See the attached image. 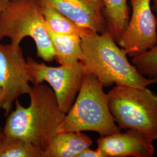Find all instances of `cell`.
<instances>
[{"instance_id": "1", "label": "cell", "mask_w": 157, "mask_h": 157, "mask_svg": "<svg viewBox=\"0 0 157 157\" xmlns=\"http://www.w3.org/2000/svg\"><path fill=\"white\" fill-rule=\"evenodd\" d=\"M29 95L28 107L15 100V109L6 116L3 132L6 136L32 143L43 154L66 114L60 109L55 93L48 86L33 84Z\"/></svg>"}, {"instance_id": "2", "label": "cell", "mask_w": 157, "mask_h": 157, "mask_svg": "<svg viewBox=\"0 0 157 157\" xmlns=\"http://www.w3.org/2000/svg\"><path fill=\"white\" fill-rule=\"evenodd\" d=\"M80 61L86 73L94 75L104 87L129 86L143 89L157 83L147 78L129 62L125 51L119 47L108 30L98 33L90 29L81 36Z\"/></svg>"}, {"instance_id": "3", "label": "cell", "mask_w": 157, "mask_h": 157, "mask_svg": "<svg viewBox=\"0 0 157 157\" xmlns=\"http://www.w3.org/2000/svg\"><path fill=\"white\" fill-rule=\"evenodd\" d=\"M103 87L94 75L86 73L76 98L58 128L57 133L91 131L104 136L120 132Z\"/></svg>"}, {"instance_id": "4", "label": "cell", "mask_w": 157, "mask_h": 157, "mask_svg": "<svg viewBox=\"0 0 157 157\" xmlns=\"http://www.w3.org/2000/svg\"><path fill=\"white\" fill-rule=\"evenodd\" d=\"M27 37L33 40L39 58L47 62L55 59L39 0H8L0 13V41L8 38L19 45Z\"/></svg>"}, {"instance_id": "5", "label": "cell", "mask_w": 157, "mask_h": 157, "mask_svg": "<svg viewBox=\"0 0 157 157\" xmlns=\"http://www.w3.org/2000/svg\"><path fill=\"white\" fill-rule=\"evenodd\" d=\"M108 106L120 129H134L157 139V94L147 87L116 86L107 94Z\"/></svg>"}, {"instance_id": "6", "label": "cell", "mask_w": 157, "mask_h": 157, "mask_svg": "<svg viewBox=\"0 0 157 157\" xmlns=\"http://www.w3.org/2000/svg\"><path fill=\"white\" fill-rule=\"evenodd\" d=\"M26 61L30 82L33 84L47 82L55 93L60 109L66 114L73 105L86 73L83 64L79 62L72 66L51 67L30 56Z\"/></svg>"}, {"instance_id": "7", "label": "cell", "mask_w": 157, "mask_h": 157, "mask_svg": "<svg viewBox=\"0 0 157 157\" xmlns=\"http://www.w3.org/2000/svg\"><path fill=\"white\" fill-rule=\"evenodd\" d=\"M29 82L27 61L20 45L0 43V86L6 117L17 99L29 94L32 88Z\"/></svg>"}, {"instance_id": "8", "label": "cell", "mask_w": 157, "mask_h": 157, "mask_svg": "<svg viewBox=\"0 0 157 157\" xmlns=\"http://www.w3.org/2000/svg\"><path fill=\"white\" fill-rule=\"evenodd\" d=\"M132 12L128 26L117 43L131 57L138 56L157 44V18L151 0H130Z\"/></svg>"}, {"instance_id": "9", "label": "cell", "mask_w": 157, "mask_h": 157, "mask_svg": "<svg viewBox=\"0 0 157 157\" xmlns=\"http://www.w3.org/2000/svg\"><path fill=\"white\" fill-rule=\"evenodd\" d=\"M41 6L59 12L83 28L102 33L108 30L103 0H39Z\"/></svg>"}, {"instance_id": "10", "label": "cell", "mask_w": 157, "mask_h": 157, "mask_svg": "<svg viewBox=\"0 0 157 157\" xmlns=\"http://www.w3.org/2000/svg\"><path fill=\"white\" fill-rule=\"evenodd\" d=\"M151 139L140 132L128 129L101 136L98 139V147L105 157H152L154 147Z\"/></svg>"}, {"instance_id": "11", "label": "cell", "mask_w": 157, "mask_h": 157, "mask_svg": "<svg viewBox=\"0 0 157 157\" xmlns=\"http://www.w3.org/2000/svg\"><path fill=\"white\" fill-rule=\"evenodd\" d=\"M92 144L90 137L82 132L58 133L43 152V157H78Z\"/></svg>"}, {"instance_id": "12", "label": "cell", "mask_w": 157, "mask_h": 157, "mask_svg": "<svg viewBox=\"0 0 157 157\" xmlns=\"http://www.w3.org/2000/svg\"><path fill=\"white\" fill-rule=\"evenodd\" d=\"M45 28L55 52V58L60 65L72 66L80 61L82 56L80 36L56 33L46 23Z\"/></svg>"}, {"instance_id": "13", "label": "cell", "mask_w": 157, "mask_h": 157, "mask_svg": "<svg viewBox=\"0 0 157 157\" xmlns=\"http://www.w3.org/2000/svg\"><path fill=\"white\" fill-rule=\"evenodd\" d=\"M104 13L108 30L117 42L127 28L129 21L127 0H103Z\"/></svg>"}, {"instance_id": "14", "label": "cell", "mask_w": 157, "mask_h": 157, "mask_svg": "<svg viewBox=\"0 0 157 157\" xmlns=\"http://www.w3.org/2000/svg\"><path fill=\"white\" fill-rule=\"evenodd\" d=\"M0 157H43V154L28 141L4 135L0 139Z\"/></svg>"}, {"instance_id": "15", "label": "cell", "mask_w": 157, "mask_h": 157, "mask_svg": "<svg viewBox=\"0 0 157 157\" xmlns=\"http://www.w3.org/2000/svg\"><path fill=\"white\" fill-rule=\"evenodd\" d=\"M45 23L55 33L61 34H75L81 36L88 29L80 27L71 19L49 6H42Z\"/></svg>"}, {"instance_id": "16", "label": "cell", "mask_w": 157, "mask_h": 157, "mask_svg": "<svg viewBox=\"0 0 157 157\" xmlns=\"http://www.w3.org/2000/svg\"><path fill=\"white\" fill-rule=\"evenodd\" d=\"M132 62L141 75L157 82V44L146 52L133 57Z\"/></svg>"}, {"instance_id": "17", "label": "cell", "mask_w": 157, "mask_h": 157, "mask_svg": "<svg viewBox=\"0 0 157 157\" xmlns=\"http://www.w3.org/2000/svg\"><path fill=\"white\" fill-rule=\"evenodd\" d=\"M78 157H105L101 151L97 148L94 150L90 149V147L85 149L82 152Z\"/></svg>"}, {"instance_id": "18", "label": "cell", "mask_w": 157, "mask_h": 157, "mask_svg": "<svg viewBox=\"0 0 157 157\" xmlns=\"http://www.w3.org/2000/svg\"><path fill=\"white\" fill-rule=\"evenodd\" d=\"M151 8L157 18V0H151Z\"/></svg>"}, {"instance_id": "19", "label": "cell", "mask_w": 157, "mask_h": 157, "mask_svg": "<svg viewBox=\"0 0 157 157\" xmlns=\"http://www.w3.org/2000/svg\"><path fill=\"white\" fill-rule=\"evenodd\" d=\"M8 2V0H0V13L4 9Z\"/></svg>"}, {"instance_id": "20", "label": "cell", "mask_w": 157, "mask_h": 157, "mask_svg": "<svg viewBox=\"0 0 157 157\" xmlns=\"http://www.w3.org/2000/svg\"><path fill=\"white\" fill-rule=\"evenodd\" d=\"M2 92L0 86V110L2 109Z\"/></svg>"}, {"instance_id": "21", "label": "cell", "mask_w": 157, "mask_h": 157, "mask_svg": "<svg viewBox=\"0 0 157 157\" xmlns=\"http://www.w3.org/2000/svg\"><path fill=\"white\" fill-rule=\"evenodd\" d=\"M4 132H3V129H2L1 127H0V139L4 136Z\"/></svg>"}]
</instances>
